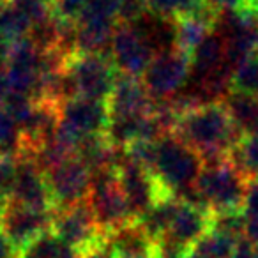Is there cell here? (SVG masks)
<instances>
[{"mask_svg": "<svg viewBox=\"0 0 258 258\" xmlns=\"http://www.w3.org/2000/svg\"><path fill=\"white\" fill-rule=\"evenodd\" d=\"M173 135L197 151L204 163L228 159L232 147L244 137L232 122L221 101L200 104L184 111Z\"/></svg>", "mask_w": 258, "mask_h": 258, "instance_id": "cell-1", "label": "cell"}, {"mask_svg": "<svg viewBox=\"0 0 258 258\" xmlns=\"http://www.w3.org/2000/svg\"><path fill=\"white\" fill-rule=\"evenodd\" d=\"M247 180L230 165L228 159L204 163V168L195 184L198 204L212 214L242 212Z\"/></svg>", "mask_w": 258, "mask_h": 258, "instance_id": "cell-2", "label": "cell"}, {"mask_svg": "<svg viewBox=\"0 0 258 258\" xmlns=\"http://www.w3.org/2000/svg\"><path fill=\"white\" fill-rule=\"evenodd\" d=\"M202 168V156L175 135L163 137L158 142L154 173L173 197L182 198L189 193L200 177Z\"/></svg>", "mask_w": 258, "mask_h": 258, "instance_id": "cell-3", "label": "cell"}, {"mask_svg": "<svg viewBox=\"0 0 258 258\" xmlns=\"http://www.w3.org/2000/svg\"><path fill=\"white\" fill-rule=\"evenodd\" d=\"M120 73L110 55L75 53L66 60L64 76L69 99L89 97L108 101Z\"/></svg>", "mask_w": 258, "mask_h": 258, "instance_id": "cell-4", "label": "cell"}, {"mask_svg": "<svg viewBox=\"0 0 258 258\" xmlns=\"http://www.w3.org/2000/svg\"><path fill=\"white\" fill-rule=\"evenodd\" d=\"M87 202L97 226L106 239L135 223L127 200L122 193L117 170L108 168L92 173V187Z\"/></svg>", "mask_w": 258, "mask_h": 258, "instance_id": "cell-5", "label": "cell"}, {"mask_svg": "<svg viewBox=\"0 0 258 258\" xmlns=\"http://www.w3.org/2000/svg\"><path fill=\"white\" fill-rule=\"evenodd\" d=\"M117 173L122 193L127 200L129 211L133 214L135 223H138V219L144 218L159 202L173 197L163 186L161 180L156 177L154 172H149V170L127 161L125 154L122 158V163L118 165Z\"/></svg>", "mask_w": 258, "mask_h": 258, "instance_id": "cell-6", "label": "cell"}, {"mask_svg": "<svg viewBox=\"0 0 258 258\" xmlns=\"http://www.w3.org/2000/svg\"><path fill=\"white\" fill-rule=\"evenodd\" d=\"M189 76L191 57L179 48H173L152 58L142 82L154 101H168L186 87Z\"/></svg>", "mask_w": 258, "mask_h": 258, "instance_id": "cell-7", "label": "cell"}, {"mask_svg": "<svg viewBox=\"0 0 258 258\" xmlns=\"http://www.w3.org/2000/svg\"><path fill=\"white\" fill-rule=\"evenodd\" d=\"M51 232L64 244L73 247L80 256L108 240L94 219L89 202H82L69 209L55 211Z\"/></svg>", "mask_w": 258, "mask_h": 258, "instance_id": "cell-8", "label": "cell"}, {"mask_svg": "<svg viewBox=\"0 0 258 258\" xmlns=\"http://www.w3.org/2000/svg\"><path fill=\"white\" fill-rule=\"evenodd\" d=\"M60 127L71 135L76 142L87 137L106 135L110 125V110L106 101L89 99V97H73L58 106Z\"/></svg>", "mask_w": 258, "mask_h": 258, "instance_id": "cell-9", "label": "cell"}, {"mask_svg": "<svg viewBox=\"0 0 258 258\" xmlns=\"http://www.w3.org/2000/svg\"><path fill=\"white\" fill-rule=\"evenodd\" d=\"M48 187L55 211L87 202L92 187V172L76 156L46 172Z\"/></svg>", "mask_w": 258, "mask_h": 258, "instance_id": "cell-10", "label": "cell"}, {"mask_svg": "<svg viewBox=\"0 0 258 258\" xmlns=\"http://www.w3.org/2000/svg\"><path fill=\"white\" fill-rule=\"evenodd\" d=\"M110 57L120 75L140 78L156 57V51L137 27L118 23L111 41Z\"/></svg>", "mask_w": 258, "mask_h": 258, "instance_id": "cell-11", "label": "cell"}, {"mask_svg": "<svg viewBox=\"0 0 258 258\" xmlns=\"http://www.w3.org/2000/svg\"><path fill=\"white\" fill-rule=\"evenodd\" d=\"M53 214L55 211H36L9 200L0 216V230L16 249L22 251L39 235L51 230Z\"/></svg>", "mask_w": 258, "mask_h": 258, "instance_id": "cell-12", "label": "cell"}, {"mask_svg": "<svg viewBox=\"0 0 258 258\" xmlns=\"http://www.w3.org/2000/svg\"><path fill=\"white\" fill-rule=\"evenodd\" d=\"M212 214L204 205L179 198L165 240L182 249H191L212 228Z\"/></svg>", "mask_w": 258, "mask_h": 258, "instance_id": "cell-13", "label": "cell"}, {"mask_svg": "<svg viewBox=\"0 0 258 258\" xmlns=\"http://www.w3.org/2000/svg\"><path fill=\"white\" fill-rule=\"evenodd\" d=\"M11 202L36 209V211H55L46 173L30 158H20L16 161V179Z\"/></svg>", "mask_w": 258, "mask_h": 258, "instance_id": "cell-14", "label": "cell"}, {"mask_svg": "<svg viewBox=\"0 0 258 258\" xmlns=\"http://www.w3.org/2000/svg\"><path fill=\"white\" fill-rule=\"evenodd\" d=\"M106 104L111 118H127L152 113L156 101L147 92L140 78L118 75Z\"/></svg>", "mask_w": 258, "mask_h": 258, "instance_id": "cell-15", "label": "cell"}, {"mask_svg": "<svg viewBox=\"0 0 258 258\" xmlns=\"http://www.w3.org/2000/svg\"><path fill=\"white\" fill-rule=\"evenodd\" d=\"M117 22L78 18L76 20V53L110 55Z\"/></svg>", "mask_w": 258, "mask_h": 258, "instance_id": "cell-16", "label": "cell"}, {"mask_svg": "<svg viewBox=\"0 0 258 258\" xmlns=\"http://www.w3.org/2000/svg\"><path fill=\"white\" fill-rule=\"evenodd\" d=\"M230 118L242 135H258V99L249 94L230 90L221 101Z\"/></svg>", "mask_w": 258, "mask_h": 258, "instance_id": "cell-17", "label": "cell"}, {"mask_svg": "<svg viewBox=\"0 0 258 258\" xmlns=\"http://www.w3.org/2000/svg\"><path fill=\"white\" fill-rule=\"evenodd\" d=\"M228 161L246 180L258 179V135H244L232 147Z\"/></svg>", "mask_w": 258, "mask_h": 258, "instance_id": "cell-18", "label": "cell"}, {"mask_svg": "<svg viewBox=\"0 0 258 258\" xmlns=\"http://www.w3.org/2000/svg\"><path fill=\"white\" fill-rule=\"evenodd\" d=\"M25 144L18 122L6 106H0V158L16 159L23 156Z\"/></svg>", "mask_w": 258, "mask_h": 258, "instance_id": "cell-19", "label": "cell"}, {"mask_svg": "<svg viewBox=\"0 0 258 258\" xmlns=\"http://www.w3.org/2000/svg\"><path fill=\"white\" fill-rule=\"evenodd\" d=\"M239 242L240 240L230 239L216 230H211L191 249L202 258H232Z\"/></svg>", "mask_w": 258, "mask_h": 258, "instance_id": "cell-20", "label": "cell"}, {"mask_svg": "<svg viewBox=\"0 0 258 258\" xmlns=\"http://www.w3.org/2000/svg\"><path fill=\"white\" fill-rule=\"evenodd\" d=\"M205 4V0H147L149 11L166 20L191 16Z\"/></svg>", "mask_w": 258, "mask_h": 258, "instance_id": "cell-21", "label": "cell"}, {"mask_svg": "<svg viewBox=\"0 0 258 258\" xmlns=\"http://www.w3.org/2000/svg\"><path fill=\"white\" fill-rule=\"evenodd\" d=\"M232 90L249 94L258 99V55L247 58L233 69Z\"/></svg>", "mask_w": 258, "mask_h": 258, "instance_id": "cell-22", "label": "cell"}, {"mask_svg": "<svg viewBox=\"0 0 258 258\" xmlns=\"http://www.w3.org/2000/svg\"><path fill=\"white\" fill-rule=\"evenodd\" d=\"M124 0H89L80 15V18L104 20V22H117Z\"/></svg>", "mask_w": 258, "mask_h": 258, "instance_id": "cell-23", "label": "cell"}, {"mask_svg": "<svg viewBox=\"0 0 258 258\" xmlns=\"http://www.w3.org/2000/svg\"><path fill=\"white\" fill-rule=\"evenodd\" d=\"M16 179V159L0 158V202L8 204L11 200Z\"/></svg>", "mask_w": 258, "mask_h": 258, "instance_id": "cell-24", "label": "cell"}, {"mask_svg": "<svg viewBox=\"0 0 258 258\" xmlns=\"http://www.w3.org/2000/svg\"><path fill=\"white\" fill-rule=\"evenodd\" d=\"M89 0H53V15L66 22H76Z\"/></svg>", "mask_w": 258, "mask_h": 258, "instance_id": "cell-25", "label": "cell"}, {"mask_svg": "<svg viewBox=\"0 0 258 258\" xmlns=\"http://www.w3.org/2000/svg\"><path fill=\"white\" fill-rule=\"evenodd\" d=\"M242 212H244V216H246V219L256 218L258 216V179L247 180Z\"/></svg>", "mask_w": 258, "mask_h": 258, "instance_id": "cell-26", "label": "cell"}, {"mask_svg": "<svg viewBox=\"0 0 258 258\" xmlns=\"http://www.w3.org/2000/svg\"><path fill=\"white\" fill-rule=\"evenodd\" d=\"M205 2L218 13L242 11L247 4V0H205Z\"/></svg>", "mask_w": 258, "mask_h": 258, "instance_id": "cell-27", "label": "cell"}, {"mask_svg": "<svg viewBox=\"0 0 258 258\" xmlns=\"http://www.w3.org/2000/svg\"><path fill=\"white\" fill-rule=\"evenodd\" d=\"M232 258H258V247L253 246L247 239H242L237 244V249Z\"/></svg>", "mask_w": 258, "mask_h": 258, "instance_id": "cell-28", "label": "cell"}, {"mask_svg": "<svg viewBox=\"0 0 258 258\" xmlns=\"http://www.w3.org/2000/svg\"><path fill=\"white\" fill-rule=\"evenodd\" d=\"M0 258H20V251L9 242L2 230H0Z\"/></svg>", "mask_w": 258, "mask_h": 258, "instance_id": "cell-29", "label": "cell"}, {"mask_svg": "<svg viewBox=\"0 0 258 258\" xmlns=\"http://www.w3.org/2000/svg\"><path fill=\"white\" fill-rule=\"evenodd\" d=\"M82 258H115V254L106 240L104 244H101V246L94 247V249L87 251L85 254H82Z\"/></svg>", "mask_w": 258, "mask_h": 258, "instance_id": "cell-30", "label": "cell"}, {"mask_svg": "<svg viewBox=\"0 0 258 258\" xmlns=\"http://www.w3.org/2000/svg\"><path fill=\"white\" fill-rule=\"evenodd\" d=\"M246 239L249 240L253 246L258 247V216L256 218H251L247 219V225H246Z\"/></svg>", "mask_w": 258, "mask_h": 258, "instance_id": "cell-31", "label": "cell"}, {"mask_svg": "<svg viewBox=\"0 0 258 258\" xmlns=\"http://www.w3.org/2000/svg\"><path fill=\"white\" fill-rule=\"evenodd\" d=\"M9 96V83L8 73H6V64H0V106L6 103Z\"/></svg>", "mask_w": 258, "mask_h": 258, "instance_id": "cell-32", "label": "cell"}, {"mask_svg": "<svg viewBox=\"0 0 258 258\" xmlns=\"http://www.w3.org/2000/svg\"><path fill=\"white\" fill-rule=\"evenodd\" d=\"M246 11H251L254 13V15L258 16V0H247V4H246Z\"/></svg>", "mask_w": 258, "mask_h": 258, "instance_id": "cell-33", "label": "cell"}, {"mask_svg": "<svg viewBox=\"0 0 258 258\" xmlns=\"http://www.w3.org/2000/svg\"><path fill=\"white\" fill-rule=\"evenodd\" d=\"M184 258H202V256H200V254H197V253H195L193 249H187V253L184 254Z\"/></svg>", "mask_w": 258, "mask_h": 258, "instance_id": "cell-34", "label": "cell"}, {"mask_svg": "<svg viewBox=\"0 0 258 258\" xmlns=\"http://www.w3.org/2000/svg\"><path fill=\"white\" fill-rule=\"evenodd\" d=\"M37 2H43V4H48V6H53V0H37Z\"/></svg>", "mask_w": 258, "mask_h": 258, "instance_id": "cell-35", "label": "cell"}]
</instances>
